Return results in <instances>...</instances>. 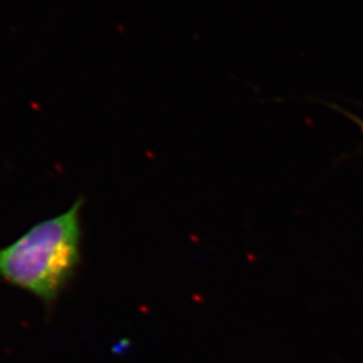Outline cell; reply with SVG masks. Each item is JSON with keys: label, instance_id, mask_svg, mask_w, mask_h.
Returning a JSON list of instances; mask_svg holds the SVG:
<instances>
[{"label": "cell", "instance_id": "cell-1", "mask_svg": "<svg viewBox=\"0 0 363 363\" xmlns=\"http://www.w3.org/2000/svg\"><path fill=\"white\" fill-rule=\"evenodd\" d=\"M84 199L61 216L42 220L0 249V280L52 308L81 262Z\"/></svg>", "mask_w": 363, "mask_h": 363}, {"label": "cell", "instance_id": "cell-2", "mask_svg": "<svg viewBox=\"0 0 363 363\" xmlns=\"http://www.w3.org/2000/svg\"><path fill=\"white\" fill-rule=\"evenodd\" d=\"M345 113H346V112H345ZM346 115L350 117V118H352V120H354V121H355V123L359 125V128L363 130V120H359L358 117L352 116V115H349V113H346Z\"/></svg>", "mask_w": 363, "mask_h": 363}]
</instances>
